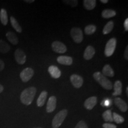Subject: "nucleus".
Wrapping results in <instances>:
<instances>
[{"mask_svg": "<svg viewBox=\"0 0 128 128\" xmlns=\"http://www.w3.org/2000/svg\"><path fill=\"white\" fill-rule=\"evenodd\" d=\"M75 128H88V126L84 121L81 120L78 123Z\"/></svg>", "mask_w": 128, "mask_h": 128, "instance_id": "c756f323", "label": "nucleus"}, {"mask_svg": "<svg viewBox=\"0 0 128 128\" xmlns=\"http://www.w3.org/2000/svg\"><path fill=\"white\" fill-rule=\"evenodd\" d=\"M14 56L16 62L20 65H23L26 61V55L24 52L20 49H17L15 51Z\"/></svg>", "mask_w": 128, "mask_h": 128, "instance_id": "6e6552de", "label": "nucleus"}, {"mask_svg": "<svg viewBox=\"0 0 128 128\" xmlns=\"http://www.w3.org/2000/svg\"><path fill=\"white\" fill-rule=\"evenodd\" d=\"M113 121H114L116 124H122L123 122L124 121V118L122 116H120L119 114H118L116 113H113Z\"/></svg>", "mask_w": 128, "mask_h": 128, "instance_id": "cd10ccee", "label": "nucleus"}, {"mask_svg": "<svg viewBox=\"0 0 128 128\" xmlns=\"http://www.w3.org/2000/svg\"><path fill=\"white\" fill-rule=\"evenodd\" d=\"M25 2H28V3H32V2H34V0H25Z\"/></svg>", "mask_w": 128, "mask_h": 128, "instance_id": "e433bc0d", "label": "nucleus"}, {"mask_svg": "<svg viewBox=\"0 0 128 128\" xmlns=\"http://www.w3.org/2000/svg\"><path fill=\"white\" fill-rule=\"evenodd\" d=\"M97 98L95 96L89 97L84 102V107L88 110H92L97 104Z\"/></svg>", "mask_w": 128, "mask_h": 128, "instance_id": "9b49d317", "label": "nucleus"}, {"mask_svg": "<svg viewBox=\"0 0 128 128\" xmlns=\"http://www.w3.org/2000/svg\"><path fill=\"white\" fill-rule=\"evenodd\" d=\"M52 48L54 52L58 54H64L67 50L66 46L60 41L54 42L52 44Z\"/></svg>", "mask_w": 128, "mask_h": 128, "instance_id": "0eeeda50", "label": "nucleus"}, {"mask_svg": "<svg viewBox=\"0 0 128 128\" xmlns=\"http://www.w3.org/2000/svg\"><path fill=\"white\" fill-rule=\"evenodd\" d=\"M103 118L106 122H113V116L112 115V111L110 110H106L103 113Z\"/></svg>", "mask_w": 128, "mask_h": 128, "instance_id": "a878e982", "label": "nucleus"}, {"mask_svg": "<svg viewBox=\"0 0 128 128\" xmlns=\"http://www.w3.org/2000/svg\"><path fill=\"white\" fill-rule=\"evenodd\" d=\"M48 96V92L46 91H43L39 96V98L37 100V105L38 107H42L44 104L45 101Z\"/></svg>", "mask_w": 128, "mask_h": 128, "instance_id": "a211bd4d", "label": "nucleus"}, {"mask_svg": "<svg viewBox=\"0 0 128 128\" xmlns=\"http://www.w3.org/2000/svg\"><path fill=\"white\" fill-rule=\"evenodd\" d=\"M63 2L64 4H66L68 5H70L72 7H75L77 6L78 4V1L77 0H69V1H63Z\"/></svg>", "mask_w": 128, "mask_h": 128, "instance_id": "c85d7f7f", "label": "nucleus"}, {"mask_svg": "<svg viewBox=\"0 0 128 128\" xmlns=\"http://www.w3.org/2000/svg\"><path fill=\"white\" fill-rule=\"evenodd\" d=\"M101 2L104 3V4H106L108 2V0H101Z\"/></svg>", "mask_w": 128, "mask_h": 128, "instance_id": "4c0bfd02", "label": "nucleus"}, {"mask_svg": "<svg viewBox=\"0 0 128 128\" xmlns=\"http://www.w3.org/2000/svg\"><path fill=\"white\" fill-rule=\"evenodd\" d=\"M85 33L87 35L92 34L96 31V26L94 25H88L85 28Z\"/></svg>", "mask_w": 128, "mask_h": 128, "instance_id": "bb28decb", "label": "nucleus"}, {"mask_svg": "<svg viewBox=\"0 0 128 128\" xmlns=\"http://www.w3.org/2000/svg\"><path fill=\"white\" fill-rule=\"evenodd\" d=\"M56 98L55 96H51L47 103L46 112L48 113H52L56 108Z\"/></svg>", "mask_w": 128, "mask_h": 128, "instance_id": "9d476101", "label": "nucleus"}, {"mask_svg": "<svg viewBox=\"0 0 128 128\" xmlns=\"http://www.w3.org/2000/svg\"><path fill=\"white\" fill-rule=\"evenodd\" d=\"M48 72L50 74L52 78H55V79L59 78L61 76V72H60V69L55 65H51L49 66L48 68Z\"/></svg>", "mask_w": 128, "mask_h": 128, "instance_id": "f8f14e48", "label": "nucleus"}, {"mask_svg": "<svg viewBox=\"0 0 128 128\" xmlns=\"http://www.w3.org/2000/svg\"><path fill=\"white\" fill-rule=\"evenodd\" d=\"M124 58H125L126 60H128V46H126L125 50H124Z\"/></svg>", "mask_w": 128, "mask_h": 128, "instance_id": "72a5a7b5", "label": "nucleus"}, {"mask_svg": "<svg viewBox=\"0 0 128 128\" xmlns=\"http://www.w3.org/2000/svg\"><path fill=\"white\" fill-rule=\"evenodd\" d=\"M95 49L92 46H88L84 51V58L85 60H90L92 58L95 54Z\"/></svg>", "mask_w": 128, "mask_h": 128, "instance_id": "4468645a", "label": "nucleus"}, {"mask_svg": "<svg viewBox=\"0 0 128 128\" xmlns=\"http://www.w3.org/2000/svg\"><path fill=\"white\" fill-rule=\"evenodd\" d=\"M114 92L113 93V96H120L122 94V84L121 81H116L114 84Z\"/></svg>", "mask_w": 128, "mask_h": 128, "instance_id": "6ab92c4d", "label": "nucleus"}, {"mask_svg": "<svg viewBox=\"0 0 128 128\" xmlns=\"http://www.w3.org/2000/svg\"><path fill=\"white\" fill-rule=\"evenodd\" d=\"M10 22L11 24H12V26L13 27V28L15 29L16 31L18 33H22V28L20 26V25L19 24L18 22H17V20L14 18L13 16L10 17Z\"/></svg>", "mask_w": 128, "mask_h": 128, "instance_id": "b1692460", "label": "nucleus"}, {"mask_svg": "<svg viewBox=\"0 0 128 128\" xmlns=\"http://www.w3.org/2000/svg\"></svg>", "mask_w": 128, "mask_h": 128, "instance_id": "ea45409f", "label": "nucleus"}, {"mask_svg": "<svg viewBox=\"0 0 128 128\" xmlns=\"http://www.w3.org/2000/svg\"><path fill=\"white\" fill-rule=\"evenodd\" d=\"M116 15V12L113 10L107 9L103 11L102 16L104 18H109L111 17H114Z\"/></svg>", "mask_w": 128, "mask_h": 128, "instance_id": "4be33fe9", "label": "nucleus"}, {"mask_svg": "<svg viewBox=\"0 0 128 128\" xmlns=\"http://www.w3.org/2000/svg\"><path fill=\"white\" fill-rule=\"evenodd\" d=\"M113 27H114V23H113V21H110L108 22L105 25V26L104 27L103 33L104 34H107L110 33L112 32V30H113Z\"/></svg>", "mask_w": 128, "mask_h": 128, "instance_id": "393cba45", "label": "nucleus"}, {"mask_svg": "<svg viewBox=\"0 0 128 128\" xmlns=\"http://www.w3.org/2000/svg\"><path fill=\"white\" fill-rule=\"evenodd\" d=\"M34 71L31 68H26L21 72L20 76L21 80L24 82H28L34 76Z\"/></svg>", "mask_w": 128, "mask_h": 128, "instance_id": "423d86ee", "label": "nucleus"}, {"mask_svg": "<svg viewBox=\"0 0 128 128\" xmlns=\"http://www.w3.org/2000/svg\"><path fill=\"white\" fill-rule=\"evenodd\" d=\"M71 36L74 41L76 44H80L83 40L82 31L78 28H74L71 30Z\"/></svg>", "mask_w": 128, "mask_h": 128, "instance_id": "39448f33", "label": "nucleus"}, {"mask_svg": "<svg viewBox=\"0 0 128 128\" xmlns=\"http://www.w3.org/2000/svg\"><path fill=\"white\" fill-rule=\"evenodd\" d=\"M93 77L94 80L97 82H98L102 86V87L104 88V89L110 90L113 88V85H112L111 81L108 78H107L106 76H103L100 72H94L93 74Z\"/></svg>", "mask_w": 128, "mask_h": 128, "instance_id": "f03ea898", "label": "nucleus"}, {"mask_svg": "<svg viewBox=\"0 0 128 128\" xmlns=\"http://www.w3.org/2000/svg\"><path fill=\"white\" fill-rule=\"evenodd\" d=\"M117 40L116 38H112L107 42L105 47L104 54L107 57H110L113 55L116 47Z\"/></svg>", "mask_w": 128, "mask_h": 128, "instance_id": "20e7f679", "label": "nucleus"}, {"mask_svg": "<svg viewBox=\"0 0 128 128\" xmlns=\"http://www.w3.org/2000/svg\"><path fill=\"white\" fill-rule=\"evenodd\" d=\"M103 128H117V126L114 124H108V123H106L103 124Z\"/></svg>", "mask_w": 128, "mask_h": 128, "instance_id": "7c9ffc66", "label": "nucleus"}, {"mask_svg": "<svg viewBox=\"0 0 128 128\" xmlns=\"http://www.w3.org/2000/svg\"><path fill=\"white\" fill-rule=\"evenodd\" d=\"M0 20L4 26H6L8 23V15L6 10L2 8L0 11Z\"/></svg>", "mask_w": 128, "mask_h": 128, "instance_id": "412c9836", "label": "nucleus"}, {"mask_svg": "<svg viewBox=\"0 0 128 128\" xmlns=\"http://www.w3.org/2000/svg\"><path fill=\"white\" fill-rule=\"evenodd\" d=\"M70 80L72 86L76 88H79L82 86L84 80L81 76L76 74H72L70 77Z\"/></svg>", "mask_w": 128, "mask_h": 128, "instance_id": "1a4fd4ad", "label": "nucleus"}, {"mask_svg": "<svg viewBox=\"0 0 128 128\" xmlns=\"http://www.w3.org/2000/svg\"><path fill=\"white\" fill-rule=\"evenodd\" d=\"M4 66H5L4 62H3L1 59H0V71H2V70H4Z\"/></svg>", "mask_w": 128, "mask_h": 128, "instance_id": "473e14b6", "label": "nucleus"}, {"mask_svg": "<svg viewBox=\"0 0 128 128\" xmlns=\"http://www.w3.org/2000/svg\"><path fill=\"white\" fill-rule=\"evenodd\" d=\"M68 114V110L66 109L62 110L57 113L54 117L52 120V128H58L61 125Z\"/></svg>", "mask_w": 128, "mask_h": 128, "instance_id": "7ed1b4c3", "label": "nucleus"}, {"mask_svg": "<svg viewBox=\"0 0 128 128\" xmlns=\"http://www.w3.org/2000/svg\"><path fill=\"white\" fill-rule=\"evenodd\" d=\"M6 37H7V39L11 44H17L18 43V39L17 38V35H16L14 32H8L6 34Z\"/></svg>", "mask_w": 128, "mask_h": 128, "instance_id": "dca6fc26", "label": "nucleus"}, {"mask_svg": "<svg viewBox=\"0 0 128 128\" xmlns=\"http://www.w3.org/2000/svg\"><path fill=\"white\" fill-rule=\"evenodd\" d=\"M57 61L60 64L65 65H71L72 64V58L68 56H60L57 58Z\"/></svg>", "mask_w": 128, "mask_h": 128, "instance_id": "2eb2a0df", "label": "nucleus"}, {"mask_svg": "<svg viewBox=\"0 0 128 128\" xmlns=\"http://www.w3.org/2000/svg\"><path fill=\"white\" fill-rule=\"evenodd\" d=\"M10 46L6 42L0 40V52L2 54H6L10 50Z\"/></svg>", "mask_w": 128, "mask_h": 128, "instance_id": "5701e85b", "label": "nucleus"}, {"mask_svg": "<svg viewBox=\"0 0 128 128\" xmlns=\"http://www.w3.org/2000/svg\"><path fill=\"white\" fill-rule=\"evenodd\" d=\"M109 104H110V102H109L108 100H105L103 101L101 103V105L103 106H109Z\"/></svg>", "mask_w": 128, "mask_h": 128, "instance_id": "2f4dec72", "label": "nucleus"}, {"mask_svg": "<svg viewBox=\"0 0 128 128\" xmlns=\"http://www.w3.org/2000/svg\"><path fill=\"white\" fill-rule=\"evenodd\" d=\"M124 28L126 31L128 30V18H126L124 22Z\"/></svg>", "mask_w": 128, "mask_h": 128, "instance_id": "f704fd0d", "label": "nucleus"}, {"mask_svg": "<svg viewBox=\"0 0 128 128\" xmlns=\"http://www.w3.org/2000/svg\"><path fill=\"white\" fill-rule=\"evenodd\" d=\"M85 8L88 10H92L96 7V0H84L83 2Z\"/></svg>", "mask_w": 128, "mask_h": 128, "instance_id": "aec40b11", "label": "nucleus"}, {"mask_svg": "<svg viewBox=\"0 0 128 128\" xmlns=\"http://www.w3.org/2000/svg\"><path fill=\"white\" fill-rule=\"evenodd\" d=\"M114 103L122 112H125L128 110V107L126 102L119 97H116L114 99Z\"/></svg>", "mask_w": 128, "mask_h": 128, "instance_id": "ddd939ff", "label": "nucleus"}, {"mask_svg": "<svg viewBox=\"0 0 128 128\" xmlns=\"http://www.w3.org/2000/svg\"><path fill=\"white\" fill-rule=\"evenodd\" d=\"M102 74L103 76H110V77H113L114 76V72L110 66V65L107 64L103 67V71H102Z\"/></svg>", "mask_w": 128, "mask_h": 128, "instance_id": "f3484780", "label": "nucleus"}, {"mask_svg": "<svg viewBox=\"0 0 128 128\" xmlns=\"http://www.w3.org/2000/svg\"><path fill=\"white\" fill-rule=\"evenodd\" d=\"M126 94H127V96H128V87H126Z\"/></svg>", "mask_w": 128, "mask_h": 128, "instance_id": "58836bf2", "label": "nucleus"}, {"mask_svg": "<svg viewBox=\"0 0 128 128\" xmlns=\"http://www.w3.org/2000/svg\"><path fill=\"white\" fill-rule=\"evenodd\" d=\"M3 90H4V87H3L2 85L0 84V93L2 92H3Z\"/></svg>", "mask_w": 128, "mask_h": 128, "instance_id": "c9c22d12", "label": "nucleus"}, {"mask_svg": "<svg viewBox=\"0 0 128 128\" xmlns=\"http://www.w3.org/2000/svg\"><path fill=\"white\" fill-rule=\"evenodd\" d=\"M36 88L34 87H28L24 90L20 96V100L24 104L28 106L32 103L36 95Z\"/></svg>", "mask_w": 128, "mask_h": 128, "instance_id": "f257e3e1", "label": "nucleus"}]
</instances>
